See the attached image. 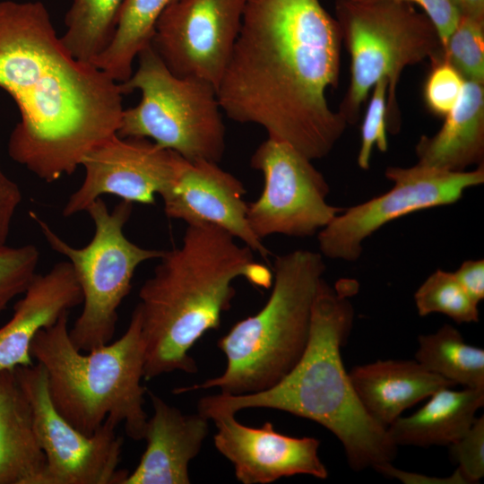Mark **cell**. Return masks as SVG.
Here are the masks:
<instances>
[{
	"instance_id": "7c38bea8",
	"label": "cell",
	"mask_w": 484,
	"mask_h": 484,
	"mask_svg": "<svg viewBox=\"0 0 484 484\" xmlns=\"http://www.w3.org/2000/svg\"><path fill=\"white\" fill-rule=\"evenodd\" d=\"M14 373L46 457L45 484H121L128 472L117 469L124 442L117 427L106 419L93 435L83 434L56 410L40 364L17 367Z\"/></svg>"
},
{
	"instance_id": "484cf974",
	"label": "cell",
	"mask_w": 484,
	"mask_h": 484,
	"mask_svg": "<svg viewBox=\"0 0 484 484\" xmlns=\"http://www.w3.org/2000/svg\"><path fill=\"white\" fill-rule=\"evenodd\" d=\"M414 301L420 316L439 313L457 324L479 321L478 304L450 272L437 269L431 273L416 290Z\"/></svg>"
},
{
	"instance_id": "d6a6232c",
	"label": "cell",
	"mask_w": 484,
	"mask_h": 484,
	"mask_svg": "<svg viewBox=\"0 0 484 484\" xmlns=\"http://www.w3.org/2000/svg\"><path fill=\"white\" fill-rule=\"evenodd\" d=\"M22 198L19 186L4 173L0 166V247L6 246L12 220Z\"/></svg>"
},
{
	"instance_id": "83f0119b",
	"label": "cell",
	"mask_w": 484,
	"mask_h": 484,
	"mask_svg": "<svg viewBox=\"0 0 484 484\" xmlns=\"http://www.w3.org/2000/svg\"><path fill=\"white\" fill-rule=\"evenodd\" d=\"M39 251L36 246L0 247V312L22 294L36 275Z\"/></svg>"
},
{
	"instance_id": "f546056e",
	"label": "cell",
	"mask_w": 484,
	"mask_h": 484,
	"mask_svg": "<svg viewBox=\"0 0 484 484\" xmlns=\"http://www.w3.org/2000/svg\"><path fill=\"white\" fill-rule=\"evenodd\" d=\"M465 80L448 62L443 60L431 65L424 86V99L428 109L445 117L457 104Z\"/></svg>"
},
{
	"instance_id": "836d02e7",
	"label": "cell",
	"mask_w": 484,
	"mask_h": 484,
	"mask_svg": "<svg viewBox=\"0 0 484 484\" xmlns=\"http://www.w3.org/2000/svg\"><path fill=\"white\" fill-rule=\"evenodd\" d=\"M460 285L479 304L484 298V260H467L453 272Z\"/></svg>"
},
{
	"instance_id": "ba28073f",
	"label": "cell",
	"mask_w": 484,
	"mask_h": 484,
	"mask_svg": "<svg viewBox=\"0 0 484 484\" xmlns=\"http://www.w3.org/2000/svg\"><path fill=\"white\" fill-rule=\"evenodd\" d=\"M136 58V70L119 86L124 95L139 91L141 99L123 110L117 135L150 139L189 161L220 163L225 125L215 86L172 73L151 43Z\"/></svg>"
},
{
	"instance_id": "52a82bcc",
	"label": "cell",
	"mask_w": 484,
	"mask_h": 484,
	"mask_svg": "<svg viewBox=\"0 0 484 484\" xmlns=\"http://www.w3.org/2000/svg\"><path fill=\"white\" fill-rule=\"evenodd\" d=\"M335 19L350 56V81L339 112L348 125L359 119L376 82H388L387 132L401 129L396 90L402 71L428 59L444 60V47L432 21L411 4L393 0H335Z\"/></svg>"
},
{
	"instance_id": "9a60e30c",
	"label": "cell",
	"mask_w": 484,
	"mask_h": 484,
	"mask_svg": "<svg viewBox=\"0 0 484 484\" xmlns=\"http://www.w3.org/2000/svg\"><path fill=\"white\" fill-rule=\"evenodd\" d=\"M245 194L242 182L219 163L184 159L173 181L160 196L169 218L187 225L220 228L267 261L270 251L248 223Z\"/></svg>"
},
{
	"instance_id": "ac0fdd59",
	"label": "cell",
	"mask_w": 484,
	"mask_h": 484,
	"mask_svg": "<svg viewBox=\"0 0 484 484\" xmlns=\"http://www.w3.org/2000/svg\"><path fill=\"white\" fill-rule=\"evenodd\" d=\"M22 294L12 318L0 328V371L33 365L30 345L36 334L82 303L68 260L56 263L46 273H36Z\"/></svg>"
},
{
	"instance_id": "ffe728a7",
	"label": "cell",
	"mask_w": 484,
	"mask_h": 484,
	"mask_svg": "<svg viewBox=\"0 0 484 484\" xmlns=\"http://www.w3.org/2000/svg\"><path fill=\"white\" fill-rule=\"evenodd\" d=\"M415 152L417 164L445 171L484 165V83L465 80L440 130L432 136L421 135Z\"/></svg>"
},
{
	"instance_id": "8992f818",
	"label": "cell",
	"mask_w": 484,
	"mask_h": 484,
	"mask_svg": "<svg viewBox=\"0 0 484 484\" xmlns=\"http://www.w3.org/2000/svg\"><path fill=\"white\" fill-rule=\"evenodd\" d=\"M325 264L320 253L298 249L275 257L272 290L265 305L240 320L217 342L223 373L176 393L219 388L240 395L270 388L297 364L310 333L311 315Z\"/></svg>"
},
{
	"instance_id": "d4e9b609",
	"label": "cell",
	"mask_w": 484,
	"mask_h": 484,
	"mask_svg": "<svg viewBox=\"0 0 484 484\" xmlns=\"http://www.w3.org/2000/svg\"><path fill=\"white\" fill-rule=\"evenodd\" d=\"M124 0H73L61 40L78 60L91 63L108 48Z\"/></svg>"
},
{
	"instance_id": "d6986e66",
	"label": "cell",
	"mask_w": 484,
	"mask_h": 484,
	"mask_svg": "<svg viewBox=\"0 0 484 484\" xmlns=\"http://www.w3.org/2000/svg\"><path fill=\"white\" fill-rule=\"evenodd\" d=\"M349 375L364 409L386 428L408 408L454 385L416 359L376 360L355 367Z\"/></svg>"
},
{
	"instance_id": "7a4b0ae2",
	"label": "cell",
	"mask_w": 484,
	"mask_h": 484,
	"mask_svg": "<svg viewBox=\"0 0 484 484\" xmlns=\"http://www.w3.org/2000/svg\"><path fill=\"white\" fill-rule=\"evenodd\" d=\"M0 88L21 117L9 156L48 183L117 134L124 110L119 82L68 51L40 1H0Z\"/></svg>"
},
{
	"instance_id": "f1b7e54d",
	"label": "cell",
	"mask_w": 484,
	"mask_h": 484,
	"mask_svg": "<svg viewBox=\"0 0 484 484\" xmlns=\"http://www.w3.org/2000/svg\"><path fill=\"white\" fill-rule=\"evenodd\" d=\"M388 82L380 79L373 87L372 97L361 125V144L358 154V165L367 170L372 150L375 145L381 151L388 150L386 126V97Z\"/></svg>"
},
{
	"instance_id": "603a6c76",
	"label": "cell",
	"mask_w": 484,
	"mask_h": 484,
	"mask_svg": "<svg viewBox=\"0 0 484 484\" xmlns=\"http://www.w3.org/2000/svg\"><path fill=\"white\" fill-rule=\"evenodd\" d=\"M175 0H124L114 37L93 65L117 82L133 73L138 53L151 43L155 23Z\"/></svg>"
},
{
	"instance_id": "e575fe53",
	"label": "cell",
	"mask_w": 484,
	"mask_h": 484,
	"mask_svg": "<svg viewBox=\"0 0 484 484\" xmlns=\"http://www.w3.org/2000/svg\"><path fill=\"white\" fill-rule=\"evenodd\" d=\"M379 473L396 478L404 483H430V484H465L468 483L458 469L446 478L430 477L422 474L405 472L394 468L391 462L378 465L374 468Z\"/></svg>"
},
{
	"instance_id": "6da1fadb",
	"label": "cell",
	"mask_w": 484,
	"mask_h": 484,
	"mask_svg": "<svg viewBox=\"0 0 484 484\" xmlns=\"http://www.w3.org/2000/svg\"><path fill=\"white\" fill-rule=\"evenodd\" d=\"M341 47L339 23L319 0H246L217 87L222 112L311 160L326 157L348 125L326 99L339 83Z\"/></svg>"
},
{
	"instance_id": "4316f807",
	"label": "cell",
	"mask_w": 484,
	"mask_h": 484,
	"mask_svg": "<svg viewBox=\"0 0 484 484\" xmlns=\"http://www.w3.org/2000/svg\"><path fill=\"white\" fill-rule=\"evenodd\" d=\"M444 60L464 80L484 83V18L460 16L444 48Z\"/></svg>"
},
{
	"instance_id": "d590c367",
	"label": "cell",
	"mask_w": 484,
	"mask_h": 484,
	"mask_svg": "<svg viewBox=\"0 0 484 484\" xmlns=\"http://www.w3.org/2000/svg\"><path fill=\"white\" fill-rule=\"evenodd\" d=\"M460 16L484 18V0H449Z\"/></svg>"
},
{
	"instance_id": "5b68a950",
	"label": "cell",
	"mask_w": 484,
	"mask_h": 484,
	"mask_svg": "<svg viewBox=\"0 0 484 484\" xmlns=\"http://www.w3.org/2000/svg\"><path fill=\"white\" fill-rule=\"evenodd\" d=\"M68 315L41 329L30 345L32 358L45 370L56 410L87 436L110 419L117 427L123 424L130 438L143 439L147 390L141 384L145 348L139 308L118 340L87 354L69 337Z\"/></svg>"
},
{
	"instance_id": "7402d4cb",
	"label": "cell",
	"mask_w": 484,
	"mask_h": 484,
	"mask_svg": "<svg viewBox=\"0 0 484 484\" xmlns=\"http://www.w3.org/2000/svg\"><path fill=\"white\" fill-rule=\"evenodd\" d=\"M449 388L437 390L419 411L400 416L387 428L397 446H449L468 431L484 405V388Z\"/></svg>"
},
{
	"instance_id": "5bb4252c",
	"label": "cell",
	"mask_w": 484,
	"mask_h": 484,
	"mask_svg": "<svg viewBox=\"0 0 484 484\" xmlns=\"http://www.w3.org/2000/svg\"><path fill=\"white\" fill-rule=\"evenodd\" d=\"M183 160L150 139L115 134L83 157L84 179L67 199L62 214L71 217L85 212L103 194L153 204L155 194L173 181Z\"/></svg>"
},
{
	"instance_id": "30bf717a",
	"label": "cell",
	"mask_w": 484,
	"mask_h": 484,
	"mask_svg": "<svg viewBox=\"0 0 484 484\" xmlns=\"http://www.w3.org/2000/svg\"><path fill=\"white\" fill-rule=\"evenodd\" d=\"M393 187L362 203L344 208L318 232L320 254L327 258L357 261L364 240L386 223L412 212L453 204L463 193L484 183V165L451 172L416 164L388 167Z\"/></svg>"
},
{
	"instance_id": "e0dca14e",
	"label": "cell",
	"mask_w": 484,
	"mask_h": 484,
	"mask_svg": "<svg viewBox=\"0 0 484 484\" xmlns=\"http://www.w3.org/2000/svg\"><path fill=\"white\" fill-rule=\"evenodd\" d=\"M152 416L147 419L146 448L136 468L121 484H188V467L209 433V420L200 413L184 414L147 391Z\"/></svg>"
},
{
	"instance_id": "9c48e42d",
	"label": "cell",
	"mask_w": 484,
	"mask_h": 484,
	"mask_svg": "<svg viewBox=\"0 0 484 484\" xmlns=\"http://www.w3.org/2000/svg\"><path fill=\"white\" fill-rule=\"evenodd\" d=\"M132 211L133 203L127 201L121 200L109 211L101 197L96 199L85 211L93 221L94 234L82 247L71 246L39 216L31 214L50 247L70 262L81 287L83 307L69 337L82 351L110 342L118 307L130 292L137 267L164 253L142 247L125 237L124 227Z\"/></svg>"
},
{
	"instance_id": "1f68e13d",
	"label": "cell",
	"mask_w": 484,
	"mask_h": 484,
	"mask_svg": "<svg viewBox=\"0 0 484 484\" xmlns=\"http://www.w3.org/2000/svg\"><path fill=\"white\" fill-rule=\"evenodd\" d=\"M419 5L436 28L443 47L455 29L460 14L449 0H393Z\"/></svg>"
},
{
	"instance_id": "4dcf8cb0",
	"label": "cell",
	"mask_w": 484,
	"mask_h": 484,
	"mask_svg": "<svg viewBox=\"0 0 484 484\" xmlns=\"http://www.w3.org/2000/svg\"><path fill=\"white\" fill-rule=\"evenodd\" d=\"M457 469L468 483L484 476V417L476 418L468 431L449 445Z\"/></svg>"
},
{
	"instance_id": "cb8c5ba5",
	"label": "cell",
	"mask_w": 484,
	"mask_h": 484,
	"mask_svg": "<svg viewBox=\"0 0 484 484\" xmlns=\"http://www.w3.org/2000/svg\"><path fill=\"white\" fill-rule=\"evenodd\" d=\"M415 359L428 371L467 388H484V350L466 343L461 333L444 324L420 335Z\"/></svg>"
},
{
	"instance_id": "2e32d148",
	"label": "cell",
	"mask_w": 484,
	"mask_h": 484,
	"mask_svg": "<svg viewBox=\"0 0 484 484\" xmlns=\"http://www.w3.org/2000/svg\"><path fill=\"white\" fill-rule=\"evenodd\" d=\"M217 432L216 449L234 467L243 484H268L298 474L324 480L328 471L318 455L320 442L314 437H293L277 432L272 422L260 428L238 422L235 415L212 419Z\"/></svg>"
},
{
	"instance_id": "277c9868",
	"label": "cell",
	"mask_w": 484,
	"mask_h": 484,
	"mask_svg": "<svg viewBox=\"0 0 484 484\" xmlns=\"http://www.w3.org/2000/svg\"><path fill=\"white\" fill-rule=\"evenodd\" d=\"M322 281L312 308L306 349L297 364L275 385L240 395L219 393L198 401V413L213 419L245 409L283 411L313 420L341 443L348 463L363 471L392 462L398 446L388 430L364 409L346 372L341 348L349 336L354 309L350 289Z\"/></svg>"
},
{
	"instance_id": "4fadbf2b",
	"label": "cell",
	"mask_w": 484,
	"mask_h": 484,
	"mask_svg": "<svg viewBox=\"0 0 484 484\" xmlns=\"http://www.w3.org/2000/svg\"><path fill=\"white\" fill-rule=\"evenodd\" d=\"M246 0H175L159 16L151 45L179 77L217 89L238 36Z\"/></svg>"
},
{
	"instance_id": "3957f363",
	"label": "cell",
	"mask_w": 484,
	"mask_h": 484,
	"mask_svg": "<svg viewBox=\"0 0 484 484\" xmlns=\"http://www.w3.org/2000/svg\"><path fill=\"white\" fill-rule=\"evenodd\" d=\"M236 240L215 226L187 225L181 245L158 259L137 304L145 348L143 379L197 371L189 350L205 333L220 327L236 295V279L258 288L272 286V270Z\"/></svg>"
},
{
	"instance_id": "8fae6325",
	"label": "cell",
	"mask_w": 484,
	"mask_h": 484,
	"mask_svg": "<svg viewBox=\"0 0 484 484\" xmlns=\"http://www.w3.org/2000/svg\"><path fill=\"white\" fill-rule=\"evenodd\" d=\"M250 165L264 177L260 196L247 203L248 223L262 240L272 235L311 237L344 210L327 203L330 186L324 175L289 143L267 138Z\"/></svg>"
},
{
	"instance_id": "44dd1931",
	"label": "cell",
	"mask_w": 484,
	"mask_h": 484,
	"mask_svg": "<svg viewBox=\"0 0 484 484\" xmlns=\"http://www.w3.org/2000/svg\"><path fill=\"white\" fill-rule=\"evenodd\" d=\"M46 465L14 369L0 371V484H45Z\"/></svg>"
}]
</instances>
